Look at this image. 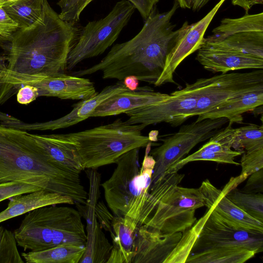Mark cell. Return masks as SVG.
<instances>
[{
    "label": "cell",
    "mask_w": 263,
    "mask_h": 263,
    "mask_svg": "<svg viewBox=\"0 0 263 263\" xmlns=\"http://www.w3.org/2000/svg\"><path fill=\"white\" fill-rule=\"evenodd\" d=\"M196 60L204 69L212 72L262 69L263 59L239 52L203 46L198 50Z\"/></svg>",
    "instance_id": "d6986e66"
},
{
    "label": "cell",
    "mask_w": 263,
    "mask_h": 263,
    "mask_svg": "<svg viewBox=\"0 0 263 263\" xmlns=\"http://www.w3.org/2000/svg\"><path fill=\"white\" fill-rule=\"evenodd\" d=\"M240 165L241 172L239 176L245 181L250 175L263 168V147L243 153Z\"/></svg>",
    "instance_id": "e575fe53"
},
{
    "label": "cell",
    "mask_w": 263,
    "mask_h": 263,
    "mask_svg": "<svg viewBox=\"0 0 263 263\" xmlns=\"http://www.w3.org/2000/svg\"><path fill=\"white\" fill-rule=\"evenodd\" d=\"M203 206L198 188L177 185L160 201L144 224L163 234L182 233L196 222V210Z\"/></svg>",
    "instance_id": "30bf717a"
},
{
    "label": "cell",
    "mask_w": 263,
    "mask_h": 263,
    "mask_svg": "<svg viewBox=\"0 0 263 263\" xmlns=\"http://www.w3.org/2000/svg\"><path fill=\"white\" fill-rule=\"evenodd\" d=\"M232 125L229 123L226 127L221 128L211 137L197 151L171 166L165 174L177 173L188 163L196 161H210L240 165L234 159L242 154L232 149L236 134V128H233Z\"/></svg>",
    "instance_id": "5bb4252c"
},
{
    "label": "cell",
    "mask_w": 263,
    "mask_h": 263,
    "mask_svg": "<svg viewBox=\"0 0 263 263\" xmlns=\"http://www.w3.org/2000/svg\"><path fill=\"white\" fill-rule=\"evenodd\" d=\"M152 144L149 142L145 147L141 168L139 148L131 149L117 159L111 176L101 184L106 203L115 216H128L138 223L150 191L155 164L149 154Z\"/></svg>",
    "instance_id": "5b68a950"
},
{
    "label": "cell",
    "mask_w": 263,
    "mask_h": 263,
    "mask_svg": "<svg viewBox=\"0 0 263 263\" xmlns=\"http://www.w3.org/2000/svg\"><path fill=\"white\" fill-rule=\"evenodd\" d=\"M158 130H153L149 133L148 138L151 142H157L158 141Z\"/></svg>",
    "instance_id": "c3c4849f"
},
{
    "label": "cell",
    "mask_w": 263,
    "mask_h": 263,
    "mask_svg": "<svg viewBox=\"0 0 263 263\" xmlns=\"http://www.w3.org/2000/svg\"><path fill=\"white\" fill-rule=\"evenodd\" d=\"M93 1L60 0L57 3L61 8L59 16L64 21L76 24L83 10Z\"/></svg>",
    "instance_id": "836d02e7"
},
{
    "label": "cell",
    "mask_w": 263,
    "mask_h": 263,
    "mask_svg": "<svg viewBox=\"0 0 263 263\" xmlns=\"http://www.w3.org/2000/svg\"><path fill=\"white\" fill-rule=\"evenodd\" d=\"M184 174L167 173L151 185L147 199L143 206L138 221L139 226L145 224L156 209L160 201L181 182Z\"/></svg>",
    "instance_id": "f546056e"
},
{
    "label": "cell",
    "mask_w": 263,
    "mask_h": 263,
    "mask_svg": "<svg viewBox=\"0 0 263 263\" xmlns=\"http://www.w3.org/2000/svg\"><path fill=\"white\" fill-rule=\"evenodd\" d=\"M139 81L138 79L134 76H127L123 80L125 87L130 90H134L139 87Z\"/></svg>",
    "instance_id": "7bdbcfd3"
},
{
    "label": "cell",
    "mask_w": 263,
    "mask_h": 263,
    "mask_svg": "<svg viewBox=\"0 0 263 263\" xmlns=\"http://www.w3.org/2000/svg\"><path fill=\"white\" fill-rule=\"evenodd\" d=\"M39 97L37 88L31 85H25L18 90L17 101L21 104L27 105L35 100Z\"/></svg>",
    "instance_id": "f35d334b"
},
{
    "label": "cell",
    "mask_w": 263,
    "mask_h": 263,
    "mask_svg": "<svg viewBox=\"0 0 263 263\" xmlns=\"http://www.w3.org/2000/svg\"><path fill=\"white\" fill-rule=\"evenodd\" d=\"M17 118L0 111V121L3 122H11L18 121Z\"/></svg>",
    "instance_id": "bcb514c9"
},
{
    "label": "cell",
    "mask_w": 263,
    "mask_h": 263,
    "mask_svg": "<svg viewBox=\"0 0 263 263\" xmlns=\"http://www.w3.org/2000/svg\"><path fill=\"white\" fill-rule=\"evenodd\" d=\"M14 232L0 227V263H24Z\"/></svg>",
    "instance_id": "d6a6232c"
},
{
    "label": "cell",
    "mask_w": 263,
    "mask_h": 263,
    "mask_svg": "<svg viewBox=\"0 0 263 263\" xmlns=\"http://www.w3.org/2000/svg\"><path fill=\"white\" fill-rule=\"evenodd\" d=\"M229 122L226 118L205 119L182 126L178 132L162 139L149 154L155 160L152 184L165 174L172 165L183 158L198 143L209 139Z\"/></svg>",
    "instance_id": "9c48e42d"
},
{
    "label": "cell",
    "mask_w": 263,
    "mask_h": 263,
    "mask_svg": "<svg viewBox=\"0 0 263 263\" xmlns=\"http://www.w3.org/2000/svg\"><path fill=\"white\" fill-rule=\"evenodd\" d=\"M139 225L128 216H115L111 223L112 248L106 263H132Z\"/></svg>",
    "instance_id": "44dd1931"
},
{
    "label": "cell",
    "mask_w": 263,
    "mask_h": 263,
    "mask_svg": "<svg viewBox=\"0 0 263 263\" xmlns=\"http://www.w3.org/2000/svg\"><path fill=\"white\" fill-rule=\"evenodd\" d=\"M262 4L263 0H232V4L242 8L246 14H248L249 11L254 5Z\"/></svg>",
    "instance_id": "b9f144b4"
},
{
    "label": "cell",
    "mask_w": 263,
    "mask_h": 263,
    "mask_svg": "<svg viewBox=\"0 0 263 263\" xmlns=\"http://www.w3.org/2000/svg\"><path fill=\"white\" fill-rule=\"evenodd\" d=\"M263 147V126L253 123L236 128L232 148L242 154Z\"/></svg>",
    "instance_id": "4dcf8cb0"
},
{
    "label": "cell",
    "mask_w": 263,
    "mask_h": 263,
    "mask_svg": "<svg viewBox=\"0 0 263 263\" xmlns=\"http://www.w3.org/2000/svg\"><path fill=\"white\" fill-rule=\"evenodd\" d=\"M80 174L52 163L27 131L0 124V183H28L85 204L88 195Z\"/></svg>",
    "instance_id": "3957f363"
},
{
    "label": "cell",
    "mask_w": 263,
    "mask_h": 263,
    "mask_svg": "<svg viewBox=\"0 0 263 263\" xmlns=\"http://www.w3.org/2000/svg\"><path fill=\"white\" fill-rule=\"evenodd\" d=\"M175 1L172 8L160 13L155 6L140 32L131 40L115 45L100 62L73 71L82 77L99 71L104 79L122 81L129 76L155 84L163 71L166 55L178 34L171 20L179 7Z\"/></svg>",
    "instance_id": "7a4b0ae2"
},
{
    "label": "cell",
    "mask_w": 263,
    "mask_h": 263,
    "mask_svg": "<svg viewBox=\"0 0 263 263\" xmlns=\"http://www.w3.org/2000/svg\"><path fill=\"white\" fill-rule=\"evenodd\" d=\"M96 217L99 218V222L101 227L110 233L111 232V223L114 217L109 213L104 204L99 203L98 207L95 206Z\"/></svg>",
    "instance_id": "ab89813d"
},
{
    "label": "cell",
    "mask_w": 263,
    "mask_h": 263,
    "mask_svg": "<svg viewBox=\"0 0 263 263\" xmlns=\"http://www.w3.org/2000/svg\"><path fill=\"white\" fill-rule=\"evenodd\" d=\"M242 192L245 193H262L263 191V168L249 176Z\"/></svg>",
    "instance_id": "74e56055"
},
{
    "label": "cell",
    "mask_w": 263,
    "mask_h": 263,
    "mask_svg": "<svg viewBox=\"0 0 263 263\" xmlns=\"http://www.w3.org/2000/svg\"><path fill=\"white\" fill-rule=\"evenodd\" d=\"M203 46L239 52L263 59V32L237 33L221 41L206 43Z\"/></svg>",
    "instance_id": "d4e9b609"
},
{
    "label": "cell",
    "mask_w": 263,
    "mask_h": 263,
    "mask_svg": "<svg viewBox=\"0 0 263 263\" xmlns=\"http://www.w3.org/2000/svg\"><path fill=\"white\" fill-rule=\"evenodd\" d=\"M6 0H0V46L9 42L18 29L17 24L6 13L2 7Z\"/></svg>",
    "instance_id": "8d00e7d4"
},
{
    "label": "cell",
    "mask_w": 263,
    "mask_h": 263,
    "mask_svg": "<svg viewBox=\"0 0 263 263\" xmlns=\"http://www.w3.org/2000/svg\"><path fill=\"white\" fill-rule=\"evenodd\" d=\"M127 89L123 81H119L114 84L104 87L94 97L74 104L71 111L57 119L32 123H25L19 120L5 123L4 125L25 131L54 130L66 128L90 117L93 111L101 103L117 93Z\"/></svg>",
    "instance_id": "4fadbf2b"
},
{
    "label": "cell",
    "mask_w": 263,
    "mask_h": 263,
    "mask_svg": "<svg viewBox=\"0 0 263 263\" xmlns=\"http://www.w3.org/2000/svg\"><path fill=\"white\" fill-rule=\"evenodd\" d=\"M263 105V84L222 103L216 108L198 116L196 121L226 118L229 123L241 124L242 115Z\"/></svg>",
    "instance_id": "7402d4cb"
},
{
    "label": "cell",
    "mask_w": 263,
    "mask_h": 263,
    "mask_svg": "<svg viewBox=\"0 0 263 263\" xmlns=\"http://www.w3.org/2000/svg\"><path fill=\"white\" fill-rule=\"evenodd\" d=\"M50 205L27 213L14 234L24 251H39L63 244L85 245L86 234L79 211Z\"/></svg>",
    "instance_id": "277c9868"
},
{
    "label": "cell",
    "mask_w": 263,
    "mask_h": 263,
    "mask_svg": "<svg viewBox=\"0 0 263 263\" xmlns=\"http://www.w3.org/2000/svg\"><path fill=\"white\" fill-rule=\"evenodd\" d=\"M256 253L242 247L216 248L191 253L187 263H243Z\"/></svg>",
    "instance_id": "83f0119b"
},
{
    "label": "cell",
    "mask_w": 263,
    "mask_h": 263,
    "mask_svg": "<svg viewBox=\"0 0 263 263\" xmlns=\"http://www.w3.org/2000/svg\"><path fill=\"white\" fill-rule=\"evenodd\" d=\"M85 251V245L63 244L21 255L27 263H79Z\"/></svg>",
    "instance_id": "484cf974"
},
{
    "label": "cell",
    "mask_w": 263,
    "mask_h": 263,
    "mask_svg": "<svg viewBox=\"0 0 263 263\" xmlns=\"http://www.w3.org/2000/svg\"><path fill=\"white\" fill-rule=\"evenodd\" d=\"M135 10L129 2H117L103 18L84 26L68 55L66 69L71 70L82 61L102 54L117 39Z\"/></svg>",
    "instance_id": "52a82bcc"
},
{
    "label": "cell",
    "mask_w": 263,
    "mask_h": 263,
    "mask_svg": "<svg viewBox=\"0 0 263 263\" xmlns=\"http://www.w3.org/2000/svg\"><path fill=\"white\" fill-rule=\"evenodd\" d=\"M7 57L5 55H0V83L5 78L7 70Z\"/></svg>",
    "instance_id": "ee69618b"
},
{
    "label": "cell",
    "mask_w": 263,
    "mask_h": 263,
    "mask_svg": "<svg viewBox=\"0 0 263 263\" xmlns=\"http://www.w3.org/2000/svg\"><path fill=\"white\" fill-rule=\"evenodd\" d=\"M85 204L84 211L78 206L80 214L86 220V241L85 251L79 263H104L109 258L112 245L109 242L102 228L98 222L95 214V205L92 196H89Z\"/></svg>",
    "instance_id": "ffe728a7"
},
{
    "label": "cell",
    "mask_w": 263,
    "mask_h": 263,
    "mask_svg": "<svg viewBox=\"0 0 263 263\" xmlns=\"http://www.w3.org/2000/svg\"><path fill=\"white\" fill-rule=\"evenodd\" d=\"M226 196L245 213L263 223V195L261 193H245L235 189Z\"/></svg>",
    "instance_id": "1f68e13d"
},
{
    "label": "cell",
    "mask_w": 263,
    "mask_h": 263,
    "mask_svg": "<svg viewBox=\"0 0 263 263\" xmlns=\"http://www.w3.org/2000/svg\"><path fill=\"white\" fill-rule=\"evenodd\" d=\"M182 9H191L194 0H175Z\"/></svg>",
    "instance_id": "7dc6e473"
},
{
    "label": "cell",
    "mask_w": 263,
    "mask_h": 263,
    "mask_svg": "<svg viewBox=\"0 0 263 263\" xmlns=\"http://www.w3.org/2000/svg\"><path fill=\"white\" fill-rule=\"evenodd\" d=\"M182 236L181 232L163 234L145 224L139 226L132 263H164Z\"/></svg>",
    "instance_id": "9a60e30c"
},
{
    "label": "cell",
    "mask_w": 263,
    "mask_h": 263,
    "mask_svg": "<svg viewBox=\"0 0 263 263\" xmlns=\"http://www.w3.org/2000/svg\"><path fill=\"white\" fill-rule=\"evenodd\" d=\"M200 219L201 229L191 253L223 247H242L256 253L263 251V233L234 226L211 210Z\"/></svg>",
    "instance_id": "8fae6325"
},
{
    "label": "cell",
    "mask_w": 263,
    "mask_h": 263,
    "mask_svg": "<svg viewBox=\"0 0 263 263\" xmlns=\"http://www.w3.org/2000/svg\"><path fill=\"white\" fill-rule=\"evenodd\" d=\"M137 9L144 20H146L159 0H125Z\"/></svg>",
    "instance_id": "60d3db41"
},
{
    "label": "cell",
    "mask_w": 263,
    "mask_h": 263,
    "mask_svg": "<svg viewBox=\"0 0 263 263\" xmlns=\"http://www.w3.org/2000/svg\"><path fill=\"white\" fill-rule=\"evenodd\" d=\"M41 190L36 186L21 182L9 181L0 183V202L15 196Z\"/></svg>",
    "instance_id": "d590c367"
},
{
    "label": "cell",
    "mask_w": 263,
    "mask_h": 263,
    "mask_svg": "<svg viewBox=\"0 0 263 263\" xmlns=\"http://www.w3.org/2000/svg\"><path fill=\"white\" fill-rule=\"evenodd\" d=\"M210 0H194L192 6L194 11H198L204 7Z\"/></svg>",
    "instance_id": "f6af8a7d"
},
{
    "label": "cell",
    "mask_w": 263,
    "mask_h": 263,
    "mask_svg": "<svg viewBox=\"0 0 263 263\" xmlns=\"http://www.w3.org/2000/svg\"><path fill=\"white\" fill-rule=\"evenodd\" d=\"M226 1L220 0L199 21L191 24H189L187 21H186L178 29V34L166 55L163 71L154 84L155 86H160L167 83L178 85L173 78L176 69L187 57L203 46L205 31Z\"/></svg>",
    "instance_id": "7c38bea8"
},
{
    "label": "cell",
    "mask_w": 263,
    "mask_h": 263,
    "mask_svg": "<svg viewBox=\"0 0 263 263\" xmlns=\"http://www.w3.org/2000/svg\"><path fill=\"white\" fill-rule=\"evenodd\" d=\"M204 206L214 211L231 224L246 230L263 233V223L252 218L233 203L208 179L198 188Z\"/></svg>",
    "instance_id": "2e32d148"
},
{
    "label": "cell",
    "mask_w": 263,
    "mask_h": 263,
    "mask_svg": "<svg viewBox=\"0 0 263 263\" xmlns=\"http://www.w3.org/2000/svg\"><path fill=\"white\" fill-rule=\"evenodd\" d=\"M216 76L200 78L194 83H186L182 89L173 91L167 99L151 105L135 108L125 112L130 124H143L146 126L166 122L178 126L188 119L198 99L207 90Z\"/></svg>",
    "instance_id": "ba28073f"
},
{
    "label": "cell",
    "mask_w": 263,
    "mask_h": 263,
    "mask_svg": "<svg viewBox=\"0 0 263 263\" xmlns=\"http://www.w3.org/2000/svg\"><path fill=\"white\" fill-rule=\"evenodd\" d=\"M73 204L70 197L43 190L12 197L7 207L0 212V223L39 207L54 204Z\"/></svg>",
    "instance_id": "cb8c5ba5"
},
{
    "label": "cell",
    "mask_w": 263,
    "mask_h": 263,
    "mask_svg": "<svg viewBox=\"0 0 263 263\" xmlns=\"http://www.w3.org/2000/svg\"><path fill=\"white\" fill-rule=\"evenodd\" d=\"M170 95L155 91L152 87H138L119 92L101 103L90 117H106L125 114L127 111L162 102Z\"/></svg>",
    "instance_id": "e0dca14e"
},
{
    "label": "cell",
    "mask_w": 263,
    "mask_h": 263,
    "mask_svg": "<svg viewBox=\"0 0 263 263\" xmlns=\"http://www.w3.org/2000/svg\"><path fill=\"white\" fill-rule=\"evenodd\" d=\"M78 35L75 24L62 20L44 0L42 17L30 26L18 29L2 47L6 52L7 70L0 83V105L25 85L65 74Z\"/></svg>",
    "instance_id": "6da1fadb"
},
{
    "label": "cell",
    "mask_w": 263,
    "mask_h": 263,
    "mask_svg": "<svg viewBox=\"0 0 263 263\" xmlns=\"http://www.w3.org/2000/svg\"><path fill=\"white\" fill-rule=\"evenodd\" d=\"M146 126L130 124L121 118L111 123L83 131L61 134L76 149L84 170L115 163L126 152L146 147L151 142L142 135Z\"/></svg>",
    "instance_id": "8992f818"
},
{
    "label": "cell",
    "mask_w": 263,
    "mask_h": 263,
    "mask_svg": "<svg viewBox=\"0 0 263 263\" xmlns=\"http://www.w3.org/2000/svg\"><path fill=\"white\" fill-rule=\"evenodd\" d=\"M44 0H6L2 7L18 29L27 28L42 16Z\"/></svg>",
    "instance_id": "f1b7e54d"
},
{
    "label": "cell",
    "mask_w": 263,
    "mask_h": 263,
    "mask_svg": "<svg viewBox=\"0 0 263 263\" xmlns=\"http://www.w3.org/2000/svg\"><path fill=\"white\" fill-rule=\"evenodd\" d=\"M248 31L263 32V12L246 14L236 18H223L220 25L212 30L213 34L205 38L204 44L218 42L233 34Z\"/></svg>",
    "instance_id": "4316f807"
},
{
    "label": "cell",
    "mask_w": 263,
    "mask_h": 263,
    "mask_svg": "<svg viewBox=\"0 0 263 263\" xmlns=\"http://www.w3.org/2000/svg\"><path fill=\"white\" fill-rule=\"evenodd\" d=\"M30 135L52 163L63 169L80 174L84 170L76 148L65 140L61 134H30Z\"/></svg>",
    "instance_id": "603a6c76"
},
{
    "label": "cell",
    "mask_w": 263,
    "mask_h": 263,
    "mask_svg": "<svg viewBox=\"0 0 263 263\" xmlns=\"http://www.w3.org/2000/svg\"><path fill=\"white\" fill-rule=\"evenodd\" d=\"M31 85L37 88L39 97L85 100L98 93L89 79L66 74L47 77Z\"/></svg>",
    "instance_id": "ac0fdd59"
}]
</instances>
